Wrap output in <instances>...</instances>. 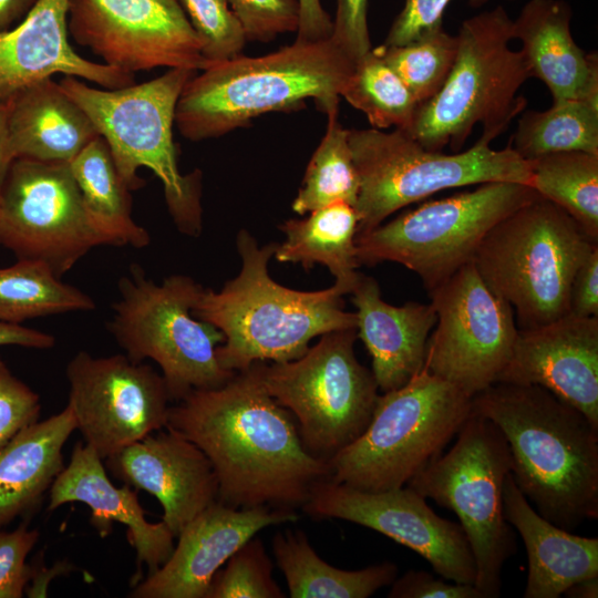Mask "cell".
Listing matches in <instances>:
<instances>
[{"mask_svg": "<svg viewBox=\"0 0 598 598\" xmlns=\"http://www.w3.org/2000/svg\"><path fill=\"white\" fill-rule=\"evenodd\" d=\"M41 409L40 395L0 359V447L39 421Z\"/></svg>", "mask_w": 598, "mask_h": 598, "instance_id": "60d3db41", "label": "cell"}, {"mask_svg": "<svg viewBox=\"0 0 598 598\" xmlns=\"http://www.w3.org/2000/svg\"><path fill=\"white\" fill-rule=\"evenodd\" d=\"M236 241L240 272L219 291L203 289L193 309L196 318L223 332L216 354L224 369L239 372L257 361H291L305 354L315 337L357 328L355 312L343 309L344 288H286L268 274L277 243L259 246L246 229Z\"/></svg>", "mask_w": 598, "mask_h": 598, "instance_id": "3957f363", "label": "cell"}, {"mask_svg": "<svg viewBox=\"0 0 598 598\" xmlns=\"http://www.w3.org/2000/svg\"><path fill=\"white\" fill-rule=\"evenodd\" d=\"M55 338L47 332L39 331L22 324L0 321V347L18 346L29 349L45 350L54 347Z\"/></svg>", "mask_w": 598, "mask_h": 598, "instance_id": "c3c4849f", "label": "cell"}, {"mask_svg": "<svg viewBox=\"0 0 598 598\" xmlns=\"http://www.w3.org/2000/svg\"><path fill=\"white\" fill-rule=\"evenodd\" d=\"M326 134L311 156L292 209L299 215L346 202L355 205L360 179L348 142L349 130L338 121V111L327 114Z\"/></svg>", "mask_w": 598, "mask_h": 598, "instance_id": "d590c367", "label": "cell"}, {"mask_svg": "<svg viewBox=\"0 0 598 598\" xmlns=\"http://www.w3.org/2000/svg\"><path fill=\"white\" fill-rule=\"evenodd\" d=\"M295 509L235 508L218 501L196 515L178 534L169 558L133 585L132 598H205L219 568L265 527L293 523Z\"/></svg>", "mask_w": 598, "mask_h": 598, "instance_id": "d6986e66", "label": "cell"}, {"mask_svg": "<svg viewBox=\"0 0 598 598\" xmlns=\"http://www.w3.org/2000/svg\"><path fill=\"white\" fill-rule=\"evenodd\" d=\"M457 53L441 90L419 105L409 131L425 150L461 152L476 124L492 143L519 115L527 100L517 92L530 78L520 50H513V20L498 6L464 20Z\"/></svg>", "mask_w": 598, "mask_h": 598, "instance_id": "8992f818", "label": "cell"}, {"mask_svg": "<svg viewBox=\"0 0 598 598\" xmlns=\"http://www.w3.org/2000/svg\"><path fill=\"white\" fill-rule=\"evenodd\" d=\"M272 570L262 540L254 536L217 570L205 598H285Z\"/></svg>", "mask_w": 598, "mask_h": 598, "instance_id": "74e56055", "label": "cell"}, {"mask_svg": "<svg viewBox=\"0 0 598 598\" xmlns=\"http://www.w3.org/2000/svg\"><path fill=\"white\" fill-rule=\"evenodd\" d=\"M299 24L295 41L318 42L327 40L332 33V19L320 0H298Z\"/></svg>", "mask_w": 598, "mask_h": 598, "instance_id": "7dc6e473", "label": "cell"}, {"mask_svg": "<svg viewBox=\"0 0 598 598\" xmlns=\"http://www.w3.org/2000/svg\"><path fill=\"white\" fill-rule=\"evenodd\" d=\"M277 566L291 598H368L398 577L391 561L343 570L324 561L301 529L278 532L271 539Z\"/></svg>", "mask_w": 598, "mask_h": 598, "instance_id": "f546056e", "label": "cell"}, {"mask_svg": "<svg viewBox=\"0 0 598 598\" xmlns=\"http://www.w3.org/2000/svg\"><path fill=\"white\" fill-rule=\"evenodd\" d=\"M302 511L313 518H338L373 529L412 549L443 579L473 584L474 557L460 523L434 513L408 485L368 492L329 478L312 487Z\"/></svg>", "mask_w": 598, "mask_h": 598, "instance_id": "ac0fdd59", "label": "cell"}, {"mask_svg": "<svg viewBox=\"0 0 598 598\" xmlns=\"http://www.w3.org/2000/svg\"><path fill=\"white\" fill-rule=\"evenodd\" d=\"M508 144L526 161L557 152L598 154V104L566 100L523 111Z\"/></svg>", "mask_w": 598, "mask_h": 598, "instance_id": "836d02e7", "label": "cell"}, {"mask_svg": "<svg viewBox=\"0 0 598 598\" xmlns=\"http://www.w3.org/2000/svg\"><path fill=\"white\" fill-rule=\"evenodd\" d=\"M14 159L8 132V100L0 101V190Z\"/></svg>", "mask_w": 598, "mask_h": 598, "instance_id": "816d5d0a", "label": "cell"}, {"mask_svg": "<svg viewBox=\"0 0 598 598\" xmlns=\"http://www.w3.org/2000/svg\"><path fill=\"white\" fill-rule=\"evenodd\" d=\"M246 41L270 42L279 34L297 32L298 0H227Z\"/></svg>", "mask_w": 598, "mask_h": 598, "instance_id": "ab89813d", "label": "cell"}, {"mask_svg": "<svg viewBox=\"0 0 598 598\" xmlns=\"http://www.w3.org/2000/svg\"><path fill=\"white\" fill-rule=\"evenodd\" d=\"M69 0H38L11 29L0 32V101L55 74L103 89L135 83L134 74L78 54L69 41Z\"/></svg>", "mask_w": 598, "mask_h": 598, "instance_id": "7402d4cb", "label": "cell"}, {"mask_svg": "<svg viewBox=\"0 0 598 598\" xmlns=\"http://www.w3.org/2000/svg\"><path fill=\"white\" fill-rule=\"evenodd\" d=\"M528 185L493 182L425 202L355 236L359 265L394 261L415 272L427 292L473 261L485 235L537 197Z\"/></svg>", "mask_w": 598, "mask_h": 598, "instance_id": "7c38bea8", "label": "cell"}, {"mask_svg": "<svg viewBox=\"0 0 598 598\" xmlns=\"http://www.w3.org/2000/svg\"><path fill=\"white\" fill-rule=\"evenodd\" d=\"M68 30L102 63L134 74L203 70V44L178 0H69Z\"/></svg>", "mask_w": 598, "mask_h": 598, "instance_id": "e0dca14e", "label": "cell"}, {"mask_svg": "<svg viewBox=\"0 0 598 598\" xmlns=\"http://www.w3.org/2000/svg\"><path fill=\"white\" fill-rule=\"evenodd\" d=\"M196 72L174 68L151 81L118 89H97L70 75L59 81L106 142L125 185L131 190L142 187L144 181L136 173L150 168L163 184L177 229L192 237L199 236L203 227L202 173H179L173 125L179 95Z\"/></svg>", "mask_w": 598, "mask_h": 598, "instance_id": "5b68a950", "label": "cell"}, {"mask_svg": "<svg viewBox=\"0 0 598 598\" xmlns=\"http://www.w3.org/2000/svg\"><path fill=\"white\" fill-rule=\"evenodd\" d=\"M72 502L84 503L91 508L90 523L101 537L112 530L115 522L126 526L127 540L136 551L134 584L141 580L143 565L151 574L169 558L175 536L168 527L163 522L150 523L136 491L126 484L115 486L103 460L82 442L74 445L69 464L51 485L48 509L54 511Z\"/></svg>", "mask_w": 598, "mask_h": 598, "instance_id": "603a6c76", "label": "cell"}, {"mask_svg": "<svg viewBox=\"0 0 598 598\" xmlns=\"http://www.w3.org/2000/svg\"><path fill=\"white\" fill-rule=\"evenodd\" d=\"M8 132L14 158L70 163L100 136L86 113L52 78L8 100Z\"/></svg>", "mask_w": 598, "mask_h": 598, "instance_id": "4316f807", "label": "cell"}, {"mask_svg": "<svg viewBox=\"0 0 598 598\" xmlns=\"http://www.w3.org/2000/svg\"><path fill=\"white\" fill-rule=\"evenodd\" d=\"M178 1L203 44L205 66L241 55L247 41L227 0Z\"/></svg>", "mask_w": 598, "mask_h": 598, "instance_id": "f35d334b", "label": "cell"}, {"mask_svg": "<svg viewBox=\"0 0 598 598\" xmlns=\"http://www.w3.org/2000/svg\"><path fill=\"white\" fill-rule=\"evenodd\" d=\"M472 399L423 367L378 396L364 432L329 461V480L368 492L405 486L457 434Z\"/></svg>", "mask_w": 598, "mask_h": 598, "instance_id": "ba28073f", "label": "cell"}, {"mask_svg": "<svg viewBox=\"0 0 598 598\" xmlns=\"http://www.w3.org/2000/svg\"><path fill=\"white\" fill-rule=\"evenodd\" d=\"M497 382L539 385L598 429V317L567 313L537 328L518 329Z\"/></svg>", "mask_w": 598, "mask_h": 598, "instance_id": "ffe728a7", "label": "cell"}, {"mask_svg": "<svg viewBox=\"0 0 598 598\" xmlns=\"http://www.w3.org/2000/svg\"><path fill=\"white\" fill-rule=\"evenodd\" d=\"M351 301L357 308V333L372 359L379 390L406 384L424 367L426 342L436 322L431 303H386L377 280L360 275Z\"/></svg>", "mask_w": 598, "mask_h": 598, "instance_id": "cb8c5ba5", "label": "cell"}, {"mask_svg": "<svg viewBox=\"0 0 598 598\" xmlns=\"http://www.w3.org/2000/svg\"><path fill=\"white\" fill-rule=\"evenodd\" d=\"M40 533L20 524L13 530H0V598H21L31 579L32 564L27 557Z\"/></svg>", "mask_w": 598, "mask_h": 598, "instance_id": "b9f144b4", "label": "cell"}, {"mask_svg": "<svg viewBox=\"0 0 598 598\" xmlns=\"http://www.w3.org/2000/svg\"><path fill=\"white\" fill-rule=\"evenodd\" d=\"M456 435L452 448L406 485L455 513L474 557V586L483 598H497L503 567L516 551L515 534L503 512L508 445L498 427L473 409Z\"/></svg>", "mask_w": 598, "mask_h": 598, "instance_id": "8fae6325", "label": "cell"}, {"mask_svg": "<svg viewBox=\"0 0 598 598\" xmlns=\"http://www.w3.org/2000/svg\"><path fill=\"white\" fill-rule=\"evenodd\" d=\"M596 246L564 209L538 195L491 228L473 265L511 305L518 329H532L569 313L574 275Z\"/></svg>", "mask_w": 598, "mask_h": 598, "instance_id": "52a82bcc", "label": "cell"}, {"mask_svg": "<svg viewBox=\"0 0 598 598\" xmlns=\"http://www.w3.org/2000/svg\"><path fill=\"white\" fill-rule=\"evenodd\" d=\"M76 430L71 408L37 421L0 447V528L40 504L63 470V446Z\"/></svg>", "mask_w": 598, "mask_h": 598, "instance_id": "83f0119b", "label": "cell"}, {"mask_svg": "<svg viewBox=\"0 0 598 598\" xmlns=\"http://www.w3.org/2000/svg\"><path fill=\"white\" fill-rule=\"evenodd\" d=\"M466 1L473 8H480L484 6L485 3L489 2L491 0H466ZM507 1H515V0H507Z\"/></svg>", "mask_w": 598, "mask_h": 598, "instance_id": "db71d44e", "label": "cell"}, {"mask_svg": "<svg viewBox=\"0 0 598 598\" xmlns=\"http://www.w3.org/2000/svg\"><path fill=\"white\" fill-rule=\"evenodd\" d=\"M348 142L360 179L354 205L357 235L444 189L493 182L530 184L528 161L509 144L494 150L481 137L470 148L453 154L425 150L400 128H351Z\"/></svg>", "mask_w": 598, "mask_h": 598, "instance_id": "30bf717a", "label": "cell"}, {"mask_svg": "<svg viewBox=\"0 0 598 598\" xmlns=\"http://www.w3.org/2000/svg\"><path fill=\"white\" fill-rule=\"evenodd\" d=\"M340 96L364 113L378 130L393 127L409 132L419 107L410 90L384 61L379 47L354 62Z\"/></svg>", "mask_w": 598, "mask_h": 598, "instance_id": "e575fe53", "label": "cell"}, {"mask_svg": "<svg viewBox=\"0 0 598 598\" xmlns=\"http://www.w3.org/2000/svg\"><path fill=\"white\" fill-rule=\"evenodd\" d=\"M359 216L353 205L337 202L310 212L303 219H288L279 229L286 240L274 256L280 262H297L306 270L315 264L326 266L337 285L348 293L361 274L357 259L355 236Z\"/></svg>", "mask_w": 598, "mask_h": 598, "instance_id": "f1b7e54d", "label": "cell"}, {"mask_svg": "<svg viewBox=\"0 0 598 598\" xmlns=\"http://www.w3.org/2000/svg\"><path fill=\"white\" fill-rule=\"evenodd\" d=\"M103 461L123 484L157 498L162 522L175 537L217 501L218 483L208 457L193 442L166 427Z\"/></svg>", "mask_w": 598, "mask_h": 598, "instance_id": "44dd1931", "label": "cell"}, {"mask_svg": "<svg viewBox=\"0 0 598 598\" xmlns=\"http://www.w3.org/2000/svg\"><path fill=\"white\" fill-rule=\"evenodd\" d=\"M65 374L76 430L102 460L166 427L171 398L150 364L79 351Z\"/></svg>", "mask_w": 598, "mask_h": 598, "instance_id": "2e32d148", "label": "cell"}, {"mask_svg": "<svg viewBox=\"0 0 598 598\" xmlns=\"http://www.w3.org/2000/svg\"><path fill=\"white\" fill-rule=\"evenodd\" d=\"M203 289L185 275H171L157 283L137 264L117 281L110 333L131 360L158 364L171 401L221 386L236 373L217 359L223 332L193 313Z\"/></svg>", "mask_w": 598, "mask_h": 598, "instance_id": "9c48e42d", "label": "cell"}, {"mask_svg": "<svg viewBox=\"0 0 598 598\" xmlns=\"http://www.w3.org/2000/svg\"><path fill=\"white\" fill-rule=\"evenodd\" d=\"M529 186L598 243V154L571 151L530 159Z\"/></svg>", "mask_w": 598, "mask_h": 598, "instance_id": "d6a6232c", "label": "cell"}, {"mask_svg": "<svg viewBox=\"0 0 598 598\" xmlns=\"http://www.w3.org/2000/svg\"><path fill=\"white\" fill-rule=\"evenodd\" d=\"M38 0H0V32L19 23Z\"/></svg>", "mask_w": 598, "mask_h": 598, "instance_id": "f907efd6", "label": "cell"}, {"mask_svg": "<svg viewBox=\"0 0 598 598\" xmlns=\"http://www.w3.org/2000/svg\"><path fill=\"white\" fill-rule=\"evenodd\" d=\"M503 512L527 551L524 598H558L573 584L598 576V538L575 535L544 518L511 473L503 486Z\"/></svg>", "mask_w": 598, "mask_h": 598, "instance_id": "484cf974", "label": "cell"}, {"mask_svg": "<svg viewBox=\"0 0 598 598\" xmlns=\"http://www.w3.org/2000/svg\"><path fill=\"white\" fill-rule=\"evenodd\" d=\"M390 586L389 598H483L473 584L443 580L424 570L410 569Z\"/></svg>", "mask_w": 598, "mask_h": 598, "instance_id": "f6af8a7d", "label": "cell"}, {"mask_svg": "<svg viewBox=\"0 0 598 598\" xmlns=\"http://www.w3.org/2000/svg\"><path fill=\"white\" fill-rule=\"evenodd\" d=\"M388 65L410 90L419 105L443 86L457 53V38L444 29L400 47H379Z\"/></svg>", "mask_w": 598, "mask_h": 598, "instance_id": "8d00e7d4", "label": "cell"}, {"mask_svg": "<svg viewBox=\"0 0 598 598\" xmlns=\"http://www.w3.org/2000/svg\"><path fill=\"white\" fill-rule=\"evenodd\" d=\"M357 328L321 334L300 358L257 361L266 391L293 416L306 450L329 462L369 425L378 400L371 370L354 353Z\"/></svg>", "mask_w": 598, "mask_h": 598, "instance_id": "4fadbf2b", "label": "cell"}, {"mask_svg": "<svg viewBox=\"0 0 598 598\" xmlns=\"http://www.w3.org/2000/svg\"><path fill=\"white\" fill-rule=\"evenodd\" d=\"M96 307L92 297L65 283L45 264L17 259L0 267V321L21 324L31 319Z\"/></svg>", "mask_w": 598, "mask_h": 598, "instance_id": "1f68e13d", "label": "cell"}, {"mask_svg": "<svg viewBox=\"0 0 598 598\" xmlns=\"http://www.w3.org/2000/svg\"><path fill=\"white\" fill-rule=\"evenodd\" d=\"M103 241L69 163L16 158L0 190V246L62 277Z\"/></svg>", "mask_w": 598, "mask_h": 598, "instance_id": "9a60e30c", "label": "cell"}, {"mask_svg": "<svg viewBox=\"0 0 598 598\" xmlns=\"http://www.w3.org/2000/svg\"><path fill=\"white\" fill-rule=\"evenodd\" d=\"M73 569V566L68 561H59L56 565L47 568L43 560L37 559L32 564L31 579L25 588L28 597H47L49 582L56 576L68 574Z\"/></svg>", "mask_w": 598, "mask_h": 598, "instance_id": "681fc988", "label": "cell"}, {"mask_svg": "<svg viewBox=\"0 0 598 598\" xmlns=\"http://www.w3.org/2000/svg\"><path fill=\"white\" fill-rule=\"evenodd\" d=\"M569 313L598 317V246L576 270L569 293Z\"/></svg>", "mask_w": 598, "mask_h": 598, "instance_id": "bcb514c9", "label": "cell"}, {"mask_svg": "<svg viewBox=\"0 0 598 598\" xmlns=\"http://www.w3.org/2000/svg\"><path fill=\"white\" fill-rule=\"evenodd\" d=\"M436 322L424 368L474 396L497 382L518 327L511 305L483 281L473 261L429 292Z\"/></svg>", "mask_w": 598, "mask_h": 598, "instance_id": "5bb4252c", "label": "cell"}, {"mask_svg": "<svg viewBox=\"0 0 598 598\" xmlns=\"http://www.w3.org/2000/svg\"><path fill=\"white\" fill-rule=\"evenodd\" d=\"M69 165L89 221L103 245L148 246L151 236L132 217V190L121 178L106 142L95 137Z\"/></svg>", "mask_w": 598, "mask_h": 598, "instance_id": "4dcf8cb0", "label": "cell"}, {"mask_svg": "<svg viewBox=\"0 0 598 598\" xmlns=\"http://www.w3.org/2000/svg\"><path fill=\"white\" fill-rule=\"evenodd\" d=\"M166 429L204 452L216 474L217 501L230 507L296 511L331 474L329 462L303 446L291 413L266 391L257 362L221 386L177 401Z\"/></svg>", "mask_w": 598, "mask_h": 598, "instance_id": "6da1fadb", "label": "cell"}, {"mask_svg": "<svg viewBox=\"0 0 598 598\" xmlns=\"http://www.w3.org/2000/svg\"><path fill=\"white\" fill-rule=\"evenodd\" d=\"M336 2L337 10L330 38L355 62L372 49L368 27L370 0H336Z\"/></svg>", "mask_w": 598, "mask_h": 598, "instance_id": "ee69618b", "label": "cell"}, {"mask_svg": "<svg viewBox=\"0 0 598 598\" xmlns=\"http://www.w3.org/2000/svg\"><path fill=\"white\" fill-rule=\"evenodd\" d=\"M568 598H597L598 576L579 580L569 586L563 594Z\"/></svg>", "mask_w": 598, "mask_h": 598, "instance_id": "f5cc1de1", "label": "cell"}, {"mask_svg": "<svg viewBox=\"0 0 598 598\" xmlns=\"http://www.w3.org/2000/svg\"><path fill=\"white\" fill-rule=\"evenodd\" d=\"M353 65L331 38L212 63L185 84L175 124L185 138L198 142L245 127L268 112L299 109L306 99L329 114L338 111Z\"/></svg>", "mask_w": 598, "mask_h": 598, "instance_id": "277c9868", "label": "cell"}, {"mask_svg": "<svg viewBox=\"0 0 598 598\" xmlns=\"http://www.w3.org/2000/svg\"><path fill=\"white\" fill-rule=\"evenodd\" d=\"M451 1L453 0H404L383 45H404L444 29V13Z\"/></svg>", "mask_w": 598, "mask_h": 598, "instance_id": "7bdbcfd3", "label": "cell"}, {"mask_svg": "<svg viewBox=\"0 0 598 598\" xmlns=\"http://www.w3.org/2000/svg\"><path fill=\"white\" fill-rule=\"evenodd\" d=\"M472 409L505 437L511 474L536 512L573 532L598 517V429L576 408L535 384L497 382Z\"/></svg>", "mask_w": 598, "mask_h": 598, "instance_id": "7a4b0ae2", "label": "cell"}, {"mask_svg": "<svg viewBox=\"0 0 598 598\" xmlns=\"http://www.w3.org/2000/svg\"><path fill=\"white\" fill-rule=\"evenodd\" d=\"M571 18L565 0H528L513 20V38L522 44L530 78L546 85L553 103L586 100L598 104V55L575 42Z\"/></svg>", "mask_w": 598, "mask_h": 598, "instance_id": "d4e9b609", "label": "cell"}]
</instances>
